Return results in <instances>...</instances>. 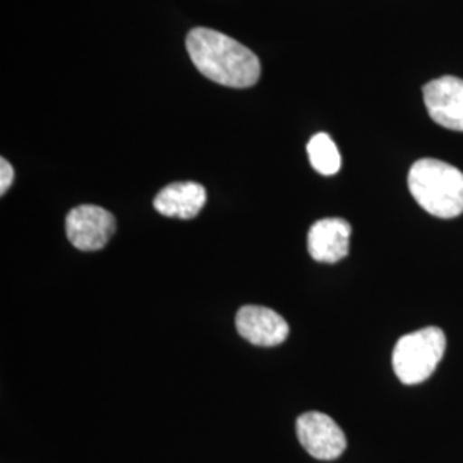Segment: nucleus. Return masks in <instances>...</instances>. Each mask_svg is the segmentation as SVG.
Wrapping results in <instances>:
<instances>
[{"mask_svg": "<svg viewBox=\"0 0 463 463\" xmlns=\"http://www.w3.org/2000/svg\"><path fill=\"white\" fill-rule=\"evenodd\" d=\"M185 45L199 72L215 83L249 88L260 80V59L227 34L210 28H196L187 34Z\"/></svg>", "mask_w": 463, "mask_h": 463, "instance_id": "obj_1", "label": "nucleus"}, {"mask_svg": "<svg viewBox=\"0 0 463 463\" xmlns=\"http://www.w3.org/2000/svg\"><path fill=\"white\" fill-rule=\"evenodd\" d=\"M409 189L430 215L457 218L463 213V174L441 160L424 158L409 172Z\"/></svg>", "mask_w": 463, "mask_h": 463, "instance_id": "obj_2", "label": "nucleus"}, {"mask_svg": "<svg viewBox=\"0 0 463 463\" xmlns=\"http://www.w3.org/2000/svg\"><path fill=\"white\" fill-rule=\"evenodd\" d=\"M445 350V331L436 326L402 336L393 350V369L398 380L403 384H419L428 380L441 363Z\"/></svg>", "mask_w": 463, "mask_h": 463, "instance_id": "obj_3", "label": "nucleus"}, {"mask_svg": "<svg viewBox=\"0 0 463 463\" xmlns=\"http://www.w3.org/2000/svg\"><path fill=\"white\" fill-rule=\"evenodd\" d=\"M116 218L95 204H81L69 212L66 232L69 242L80 250H99L116 233Z\"/></svg>", "mask_w": 463, "mask_h": 463, "instance_id": "obj_4", "label": "nucleus"}, {"mask_svg": "<svg viewBox=\"0 0 463 463\" xmlns=\"http://www.w3.org/2000/svg\"><path fill=\"white\" fill-rule=\"evenodd\" d=\"M298 436L304 449L316 460H336L347 448L342 428L323 412H306L298 419Z\"/></svg>", "mask_w": 463, "mask_h": 463, "instance_id": "obj_5", "label": "nucleus"}, {"mask_svg": "<svg viewBox=\"0 0 463 463\" xmlns=\"http://www.w3.org/2000/svg\"><path fill=\"white\" fill-rule=\"evenodd\" d=\"M430 118L451 131H463V80L443 76L424 86Z\"/></svg>", "mask_w": 463, "mask_h": 463, "instance_id": "obj_6", "label": "nucleus"}, {"mask_svg": "<svg viewBox=\"0 0 463 463\" xmlns=\"http://www.w3.org/2000/svg\"><path fill=\"white\" fill-rule=\"evenodd\" d=\"M235 326L242 338L260 347L280 345L288 336V325L277 311L263 306H244L235 317Z\"/></svg>", "mask_w": 463, "mask_h": 463, "instance_id": "obj_7", "label": "nucleus"}, {"mask_svg": "<svg viewBox=\"0 0 463 463\" xmlns=\"http://www.w3.org/2000/svg\"><path fill=\"white\" fill-rule=\"evenodd\" d=\"M352 227L344 218L317 220L307 233V249L319 263H338L348 254Z\"/></svg>", "mask_w": 463, "mask_h": 463, "instance_id": "obj_8", "label": "nucleus"}, {"mask_svg": "<svg viewBox=\"0 0 463 463\" xmlns=\"http://www.w3.org/2000/svg\"><path fill=\"white\" fill-rule=\"evenodd\" d=\"M206 203V189L198 183H175L164 187L153 201L160 215L191 220Z\"/></svg>", "mask_w": 463, "mask_h": 463, "instance_id": "obj_9", "label": "nucleus"}, {"mask_svg": "<svg viewBox=\"0 0 463 463\" xmlns=\"http://www.w3.org/2000/svg\"><path fill=\"white\" fill-rule=\"evenodd\" d=\"M309 162L317 174L335 175L342 166V156L328 134L319 133L307 143Z\"/></svg>", "mask_w": 463, "mask_h": 463, "instance_id": "obj_10", "label": "nucleus"}, {"mask_svg": "<svg viewBox=\"0 0 463 463\" xmlns=\"http://www.w3.org/2000/svg\"><path fill=\"white\" fill-rule=\"evenodd\" d=\"M13 181H14V170L5 158H2L0 160V194L7 193V189L11 187Z\"/></svg>", "mask_w": 463, "mask_h": 463, "instance_id": "obj_11", "label": "nucleus"}]
</instances>
